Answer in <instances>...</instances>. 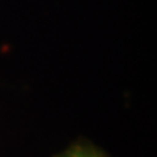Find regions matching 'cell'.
<instances>
[{
  "instance_id": "6da1fadb",
  "label": "cell",
  "mask_w": 157,
  "mask_h": 157,
  "mask_svg": "<svg viewBox=\"0 0 157 157\" xmlns=\"http://www.w3.org/2000/svg\"><path fill=\"white\" fill-rule=\"evenodd\" d=\"M54 157H109L101 148L86 139H77Z\"/></svg>"
}]
</instances>
